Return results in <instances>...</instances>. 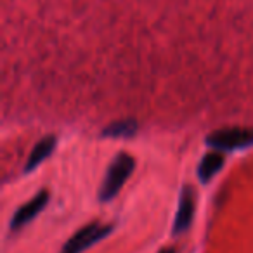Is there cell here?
Masks as SVG:
<instances>
[{
	"instance_id": "1",
	"label": "cell",
	"mask_w": 253,
	"mask_h": 253,
	"mask_svg": "<svg viewBox=\"0 0 253 253\" xmlns=\"http://www.w3.org/2000/svg\"><path fill=\"white\" fill-rule=\"evenodd\" d=\"M134 169H135V160L130 155H126V153H120L111 162L108 172H106L102 186L99 189V200L102 203L111 201L120 193V189L125 186V182L132 175Z\"/></svg>"
},
{
	"instance_id": "2",
	"label": "cell",
	"mask_w": 253,
	"mask_h": 253,
	"mask_svg": "<svg viewBox=\"0 0 253 253\" xmlns=\"http://www.w3.org/2000/svg\"><path fill=\"white\" fill-rule=\"evenodd\" d=\"M113 225L109 224H99V222H92V224L84 225L82 229H78L61 248L59 253H82L85 250H88L90 246L97 245L99 241L106 238L108 234H111Z\"/></svg>"
},
{
	"instance_id": "3",
	"label": "cell",
	"mask_w": 253,
	"mask_h": 253,
	"mask_svg": "<svg viewBox=\"0 0 253 253\" xmlns=\"http://www.w3.org/2000/svg\"><path fill=\"white\" fill-rule=\"evenodd\" d=\"M207 144L215 151H232V149H245L253 146V128H222L207 137Z\"/></svg>"
},
{
	"instance_id": "4",
	"label": "cell",
	"mask_w": 253,
	"mask_h": 253,
	"mask_svg": "<svg viewBox=\"0 0 253 253\" xmlns=\"http://www.w3.org/2000/svg\"><path fill=\"white\" fill-rule=\"evenodd\" d=\"M47 203H49V193H47V191H40L32 200L26 201L23 207H19L18 211H16L11 218L12 231H19V229L25 227L26 224H30L37 215L42 213V210L47 207Z\"/></svg>"
},
{
	"instance_id": "5",
	"label": "cell",
	"mask_w": 253,
	"mask_h": 253,
	"mask_svg": "<svg viewBox=\"0 0 253 253\" xmlns=\"http://www.w3.org/2000/svg\"><path fill=\"white\" fill-rule=\"evenodd\" d=\"M194 218V193L189 186H184L182 193L179 198V207L173 218L172 234H182L191 227Z\"/></svg>"
},
{
	"instance_id": "6",
	"label": "cell",
	"mask_w": 253,
	"mask_h": 253,
	"mask_svg": "<svg viewBox=\"0 0 253 253\" xmlns=\"http://www.w3.org/2000/svg\"><path fill=\"white\" fill-rule=\"evenodd\" d=\"M56 144H57L56 135H47V137H43L42 141L37 142L33 151L30 153V158H28V162H26L25 172H33L37 167L42 165V163L54 153Z\"/></svg>"
},
{
	"instance_id": "7",
	"label": "cell",
	"mask_w": 253,
	"mask_h": 253,
	"mask_svg": "<svg viewBox=\"0 0 253 253\" xmlns=\"http://www.w3.org/2000/svg\"><path fill=\"white\" fill-rule=\"evenodd\" d=\"M224 162H225V158L220 151H211V153H208V155H205L203 158H201L200 165H198V179L203 184L210 182V180L222 170Z\"/></svg>"
},
{
	"instance_id": "8",
	"label": "cell",
	"mask_w": 253,
	"mask_h": 253,
	"mask_svg": "<svg viewBox=\"0 0 253 253\" xmlns=\"http://www.w3.org/2000/svg\"><path fill=\"white\" fill-rule=\"evenodd\" d=\"M137 132V122L132 118L128 120H118V122L111 123L104 128L102 135L104 137H113V139H130Z\"/></svg>"
},
{
	"instance_id": "9",
	"label": "cell",
	"mask_w": 253,
	"mask_h": 253,
	"mask_svg": "<svg viewBox=\"0 0 253 253\" xmlns=\"http://www.w3.org/2000/svg\"><path fill=\"white\" fill-rule=\"evenodd\" d=\"M158 253H175V250L173 248H163V250H160Z\"/></svg>"
}]
</instances>
